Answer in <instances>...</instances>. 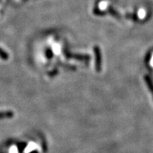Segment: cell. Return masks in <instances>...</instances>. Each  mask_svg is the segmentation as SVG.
I'll list each match as a JSON object with an SVG mask.
<instances>
[{
    "instance_id": "obj_1",
    "label": "cell",
    "mask_w": 153,
    "mask_h": 153,
    "mask_svg": "<svg viewBox=\"0 0 153 153\" xmlns=\"http://www.w3.org/2000/svg\"><path fill=\"white\" fill-rule=\"evenodd\" d=\"M94 52H95V58H96V69L97 72H100L101 70V53L100 48L96 46L94 48Z\"/></svg>"
},
{
    "instance_id": "obj_2",
    "label": "cell",
    "mask_w": 153,
    "mask_h": 153,
    "mask_svg": "<svg viewBox=\"0 0 153 153\" xmlns=\"http://www.w3.org/2000/svg\"><path fill=\"white\" fill-rule=\"evenodd\" d=\"M64 53L65 55L66 58H75L78 59V60H82V61H87V60H90V56L88 55H72L70 54L68 51H64Z\"/></svg>"
}]
</instances>
